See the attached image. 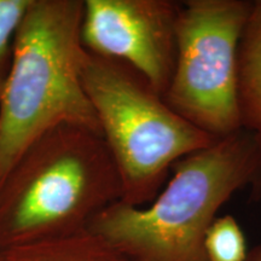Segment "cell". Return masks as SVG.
Masks as SVG:
<instances>
[{
    "instance_id": "6da1fadb",
    "label": "cell",
    "mask_w": 261,
    "mask_h": 261,
    "mask_svg": "<svg viewBox=\"0 0 261 261\" xmlns=\"http://www.w3.org/2000/svg\"><path fill=\"white\" fill-rule=\"evenodd\" d=\"M172 177L148 207L117 201L89 230L128 261H208L205 234L237 192L261 190V149L246 129L217 139L173 165Z\"/></svg>"
},
{
    "instance_id": "7a4b0ae2",
    "label": "cell",
    "mask_w": 261,
    "mask_h": 261,
    "mask_svg": "<svg viewBox=\"0 0 261 261\" xmlns=\"http://www.w3.org/2000/svg\"><path fill=\"white\" fill-rule=\"evenodd\" d=\"M121 197L102 135L76 125L55 127L22 152L0 182V253L89 230Z\"/></svg>"
},
{
    "instance_id": "3957f363",
    "label": "cell",
    "mask_w": 261,
    "mask_h": 261,
    "mask_svg": "<svg viewBox=\"0 0 261 261\" xmlns=\"http://www.w3.org/2000/svg\"><path fill=\"white\" fill-rule=\"evenodd\" d=\"M83 11L84 0L31 2L0 93V182L22 152L55 127L100 133L83 84Z\"/></svg>"
},
{
    "instance_id": "277c9868",
    "label": "cell",
    "mask_w": 261,
    "mask_h": 261,
    "mask_svg": "<svg viewBox=\"0 0 261 261\" xmlns=\"http://www.w3.org/2000/svg\"><path fill=\"white\" fill-rule=\"evenodd\" d=\"M83 84L119 172L123 203H151L178 160L217 140L173 112L123 62L86 51Z\"/></svg>"
},
{
    "instance_id": "5b68a950",
    "label": "cell",
    "mask_w": 261,
    "mask_h": 261,
    "mask_svg": "<svg viewBox=\"0 0 261 261\" xmlns=\"http://www.w3.org/2000/svg\"><path fill=\"white\" fill-rule=\"evenodd\" d=\"M253 5L250 0L181 2L177 60L163 99L173 112L214 139L242 129L237 55Z\"/></svg>"
},
{
    "instance_id": "8992f818",
    "label": "cell",
    "mask_w": 261,
    "mask_h": 261,
    "mask_svg": "<svg viewBox=\"0 0 261 261\" xmlns=\"http://www.w3.org/2000/svg\"><path fill=\"white\" fill-rule=\"evenodd\" d=\"M181 2L84 0L81 42L99 57L123 62L163 97L177 60Z\"/></svg>"
},
{
    "instance_id": "52a82bcc",
    "label": "cell",
    "mask_w": 261,
    "mask_h": 261,
    "mask_svg": "<svg viewBox=\"0 0 261 261\" xmlns=\"http://www.w3.org/2000/svg\"><path fill=\"white\" fill-rule=\"evenodd\" d=\"M237 97L241 126L261 149V0L254 2L238 45Z\"/></svg>"
},
{
    "instance_id": "ba28073f",
    "label": "cell",
    "mask_w": 261,
    "mask_h": 261,
    "mask_svg": "<svg viewBox=\"0 0 261 261\" xmlns=\"http://www.w3.org/2000/svg\"><path fill=\"white\" fill-rule=\"evenodd\" d=\"M0 261H128L112 243L86 230L0 253Z\"/></svg>"
},
{
    "instance_id": "9c48e42d",
    "label": "cell",
    "mask_w": 261,
    "mask_h": 261,
    "mask_svg": "<svg viewBox=\"0 0 261 261\" xmlns=\"http://www.w3.org/2000/svg\"><path fill=\"white\" fill-rule=\"evenodd\" d=\"M208 261H246L248 248L242 227L232 215L218 217L205 234Z\"/></svg>"
},
{
    "instance_id": "30bf717a",
    "label": "cell",
    "mask_w": 261,
    "mask_h": 261,
    "mask_svg": "<svg viewBox=\"0 0 261 261\" xmlns=\"http://www.w3.org/2000/svg\"><path fill=\"white\" fill-rule=\"evenodd\" d=\"M32 0H0V93L11 64L16 35Z\"/></svg>"
},
{
    "instance_id": "8fae6325",
    "label": "cell",
    "mask_w": 261,
    "mask_h": 261,
    "mask_svg": "<svg viewBox=\"0 0 261 261\" xmlns=\"http://www.w3.org/2000/svg\"><path fill=\"white\" fill-rule=\"evenodd\" d=\"M246 261H261V243L248 250Z\"/></svg>"
}]
</instances>
